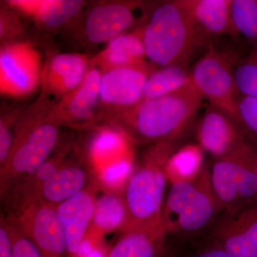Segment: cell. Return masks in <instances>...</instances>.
<instances>
[{
  "label": "cell",
  "mask_w": 257,
  "mask_h": 257,
  "mask_svg": "<svg viewBox=\"0 0 257 257\" xmlns=\"http://www.w3.org/2000/svg\"><path fill=\"white\" fill-rule=\"evenodd\" d=\"M61 126L37 106L22 113L15 126L11 152L0 168L1 199L49 160L58 143Z\"/></svg>",
  "instance_id": "obj_4"
},
{
  "label": "cell",
  "mask_w": 257,
  "mask_h": 257,
  "mask_svg": "<svg viewBox=\"0 0 257 257\" xmlns=\"http://www.w3.org/2000/svg\"><path fill=\"white\" fill-rule=\"evenodd\" d=\"M202 101L192 83L173 94L143 99L104 121L124 134L134 145L177 143L192 124Z\"/></svg>",
  "instance_id": "obj_1"
},
{
  "label": "cell",
  "mask_w": 257,
  "mask_h": 257,
  "mask_svg": "<svg viewBox=\"0 0 257 257\" xmlns=\"http://www.w3.org/2000/svg\"><path fill=\"white\" fill-rule=\"evenodd\" d=\"M198 32L207 37H235L231 19V0H184Z\"/></svg>",
  "instance_id": "obj_19"
},
{
  "label": "cell",
  "mask_w": 257,
  "mask_h": 257,
  "mask_svg": "<svg viewBox=\"0 0 257 257\" xmlns=\"http://www.w3.org/2000/svg\"><path fill=\"white\" fill-rule=\"evenodd\" d=\"M101 77L100 69L90 63L80 85L54 104L49 112V118L62 126H77L96 121L95 111L100 104Z\"/></svg>",
  "instance_id": "obj_13"
},
{
  "label": "cell",
  "mask_w": 257,
  "mask_h": 257,
  "mask_svg": "<svg viewBox=\"0 0 257 257\" xmlns=\"http://www.w3.org/2000/svg\"><path fill=\"white\" fill-rule=\"evenodd\" d=\"M235 120L244 133L257 136V97L239 94L236 99Z\"/></svg>",
  "instance_id": "obj_28"
},
{
  "label": "cell",
  "mask_w": 257,
  "mask_h": 257,
  "mask_svg": "<svg viewBox=\"0 0 257 257\" xmlns=\"http://www.w3.org/2000/svg\"><path fill=\"white\" fill-rule=\"evenodd\" d=\"M89 164L83 162L67 161L50 179L23 202L15 204L8 209L31 202H39L57 207L72 199L96 181L94 170Z\"/></svg>",
  "instance_id": "obj_15"
},
{
  "label": "cell",
  "mask_w": 257,
  "mask_h": 257,
  "mask_svg": "<svg viewBox=\"0 0 257 257\" xmlns=\"http://www.w3.org/2000/svg\"><path fill=\"white\" fill-rule=\"evenodd\" d=\"M150 62L110 69L101 73L100 103L109 111L105 119L133 107L144 99L147 79L156 69Z\"/></svg>",
  "instance_id": "obj_11"
},
{
  "label": "cell",
  "mask_w": 257,
  "mask_h": 257,
  "mask_svg": "<svg viewBox=\"0 0 257 257\" xmlns=\"http://www.w3.org/2000/svg\"><path fill=\"white\" fill-rule=\"evenodd\" d=\"M209 234L235 257H257V202L231 215L223 214Z\"/></svg>",
  "instance_id": "obj_14"
},
{
  "label": "cell",
  "mask_w": 257,
  "mask_h": 257,
  "mask_svg": "<svg viewBox=\"0 0 257 257\" xmlns=\"http://www.w3.org/2000/svg\"><path fill=\"white\" fill-rule=\"evenodd\" d=\"M99 182L56 207L67 241L68 257H79L92 224Z\"/></svg>",
  "instance_id": "obj_16"
},
{
  "label": "cell",
  "mask_w": 257,
  "mask_h": 257,
  "mask_svg": "<svg viewBox=\"0 0 257 257\" xmlns=\"http://www.w3.org/2000/svg\"><path fill=\"white\" fill-rule=\"evenodd\" d=\"M157 257H173V254H172V251H171L170 246H169L167 242L166 243V246L164 251H162L160 256Z\"/></svg>",
  "instance_id": "obj_33"
},
{
  "label": "cell",
  "mask_w": 257,
  "mask_h": 257,
  "mask_svg": "<svg viewBox=\"0 0 257 257\" xmlns=\"http://www.w3.org/2000/svg\"><path fill=\"white\" fill-rule=\"evenodd\" d=\"M209 168L211 185L225 215L257 202V155L251 147L214 160Z\"/></svg>",
  "instance_id": "obj_6"
},
{
  "label": "cell",
  "mask_w": 257,
  "mask_h": 257,
  "mask_svg": "<svg viewBox=\"0 0 257 257\" xmlns=\"http://www.w3.org/2000/svg\"><path fill=\"white\" fill-rule=\"evenodd\" d=\"M144 3L137 1L100 2L87 10L83 24V35L87 42L100 45L127 33L143 18Z\"/></svg>",
  "instance_id": "obj_10"
},
{
  "label": "cell",
  "mask_w": 257,
  "mask_h": 257,
  "mask_svg": "<svg viewBox=\"0 0 257 257\" xmlns=\"http://www.w3.org/2000/svg\"><path fill=\"white\" fill-rule=\"evenodd\" d=\"M44 64L40 51L28 41L2 45L0 92L3 96L25 98L41 85Z\"/></svg>",
  "instance_id": "obj_8"
},
{
  "label": "cell",
  "mask_w": 257,
  "mask_h": 257,
  "mask_svg": "<svg viewBox=\"0 0 257 257\" xmlns=\"http://www.w3.org/2000/svg\"><path fill=\"white\" fill-rule=\"evenodd\" d=\"M148 63L142 30L127 32L108 42L106 48L91 60L101 73L110 69Z\"/></svg>",
  "instance_id": "obj_21"
},
{
  "label": "cell",
  "mask_w": 257,
  "mask_h": 257,
  "mask_svg": "<svg viewBox=\"0 0 257 257\" xmlns=\"http://www.w3.org/2000/svg\"><path fill=\"white\" fill-rule=\"evenodd\" d=\"M236 62L228 54L211 46L189 71L193 86L203 99L234 119L236 99L240 94L235 80Z\"/></svg>",
  "instance_id": "obj_7"
},
{
  "label": "cell",
  "mask_w": 257,
  "mask_h": 257,
  "mask_svg": "<svg viewBox=\"0 0 257 257\" xmlns=\"http://www.w3.org/2000/svg\"><path fill=\"white\" fill-rule=\"evenodd\" d=\"M85 4L82 0H38L31 18L41 28L53 30L77 18Z\"/></svg>",
  "instance_id": "obj_24"
},
{
  "label": "cell",
  "mask_w": 257,
  "mask_h": 257,
  "mask_svg": "<svg viewBox=\"0 0 257 257\" xmlns=\"http://www.w3.org/2000/svg\"><path fill=\"white\" fill-rule=\"evenodd\" d=\"M167 243L173 257H235L213 239L209 232L189 239L167 237Z\"/></svg>",
  "instance_id": "obj_25"
},
{
  "label": "cell",
  "mask_w": 257,
  "mask_h": 257,
  "mask_svg": "<svg viewBox=\"0 0 257 257\" xmlns=\"http://www.w3.org/2000/svg\"><path fill=\"white\" fill-rule=\"evenodd\" d=\"M177 145H151L135 165L122 191L127 209V224L123 231L162 224L168 182L166 165Z\"/></svg>",
  "instance_id": "obj_5"
},
{
  "label": "cell",
  "mask_w": 257,
  "mask_h": 257,
  "mask_svg": "<svg viewBox=\"0 0 257 257\" xmlns=\"http://www.w3.org/2000/svg\"><path fill=\"white\" fill-rule=\"evenodd\" d=\"M231 19L235 37L257 47V0H231Z\"/></svg>",
  "instance_id": "obj_26"
},
{
  "label": "cell",
  "mask_w": 257,
  "mask_h": 257,
  "mask_svg": "<svg viewBox=\"0 0 257 257\" xmlns=\"http://www.w3.org/2000/svg\"><path fill=\"white\" fill-rule=\"evenodd\" d=\"M127 224V209L122 190L109 189L96 199L90 228L84 244L93 250L101 248L102 238L111 231H122Z\"/></svg>",
  "instance_id": "obj_18"
},
{
  "label": "cell",
  "mask_w": 257,
  "mask_h": 257,
  "mask_svg": "<svg viewBox=\"0 0 257 257\" xmlns=\"http://www.w3.org/2000/svg\"><path fill=\"white\" fill-rule=\"evenodd\" d=\"M190 84V72L184 62L160 67L153 71L147 79L143 99L169 95Z\"/></svg>",
  "instance_id": "obj_23"
},
{
  "label": "cell",
  "mask_w": 257,
  "mask_h": 257,
  "mask_svg": "<svg viewBox=\"0 0 257 257\" xmlns=\"http://www.w3.org/2000/svg\"><path fill=\"white\" fill-rule=\"evenodd\" d=\"M6 216L36 245L44 257H68L56 207L39 202L25 203L8 209Z\"/></svg>",
  "instance_id": "obj_9"
},
{
  "label": "cell",
  "mask_w": 257,
  "mask_h": 257,
  "mask_svg": "<svg viewBox=\"0 0 257 257\" xmlns=\"http://www.w3.org/2000/svg\"><path fill=\"white\" fill-rule=\"evenodd\" d=\"M198 145L214 160L231 156L247 148L244 132L236 120L209 104L197 130Z\"/></svg>",
  "instance_id": "obj_12"
},
{
  "label": "cell",
  "mask_w": 257,
  "mask_h": 257,
  "mask_svg": "<svg viewBox=\"0 0 257 257\" xmlns=\"http://www.w3.org/2000/svg\"><path fill=\"white\" fill-rule=\"evenodd\" d=\"M25 30L18 15L9 7L1 8L0 39L2 45L22 41Z\"/></svg>",
  "instance_id": "obj_30"
},
{
  "label": "cell",
  "mask_w": 257,
  "mask_h": 257,
  "mask_svg": "<svg viewBox=\"0 0 257 257\" xmlns=\"http://www.w3.org/2000/svg\"><path fill=\"white\" fill-rule=\"evenodd\" d=\"M234 75L240 94L257 97V47L246 57L236 61Z\"/></svg>",
  "instance_id": "obj_27"
},
{
  "label": "cell",
  "mask_w": 257,
  "mask_h": 257,
  "mask_svg": "<svg viewBox=\"0 0 257 257\" xmlns=\"http://www.w3.org/2000/svg\"><path fill=\"white\" fill-rule=\"evenodd\" d=\"M8 221L13 239V257H44L36 245L16 225Z\"/></svg>",
  "instance_id": "obj_31"
},
{
  "label": "cell",
  "mask_w": 257,
  "mask_h": 257,
  "mask_svg": "<svg viewBox=\"0 0 257 257\" xmlns=\"http://www.w3.org/2000/svg\"><path fill=\"white\" fill-rule=\"evenodd\" d=\"M224 209L211 185L209 165L192 182L170 184L162 211L167 237L184 239L209 232Z\"/></svg>",
  "instance_id": "obj_2"
},
{
  "label": "cell",
  "mask_w": 257,
  "mask_h": 257,
  "mask_svg": "<svg viewBox=\"0 0 257 257\" xmlns=\"http://www.w3.org/2000/svg\"><path fill=\"white\" fill-rule=\"evenodd\" d=\"M13 243L9 223L3 211L0 216V257H13Z\"/></svg>",
  "instance_id": "obj_32"
},
{
  "label": "cell",
  "mask_w": 257,
  "mask_h": 257,
  "mask_svg": "<svg viewBox=\"0 0 257 257\" xmlns=\"http://www.w3.org/2000/svg\"><path fill=\"white\" fill-rule=\"evenodd\" d=\"M91 60L84 54L56 53L47 58L42 71L41 94L56 102L80 85Z\"/></svg>",
  "instance_id": "obj_17"
},
{
  "label": "cell",
  "mask_w": 257,
  "mask_h": 257,
  "mask_svg": "<svg viewBox=\"0 0 257 257\" xmlns=\"http://www.w3.org/2000/svg\"><path fill=\"white\" fill-rule=\"evenodd\" d=\"M141 30L147 62L158 68L185 62L204 42L184 0L157 5Z\"/></svg>",
  "instance_id": "obj_3"
},
{
  "label": "cell",
  "mask_w": 257,
  "mask_h": 257,
  "mask_svg": "<svg viewBox=\"0 0 257 257\" xmlns=\"http://www.w3.org/2000/svg\"><path fill=\"white\" fill-rule=\"evenodd\" d=\"M167 239L163 223L125 230L106 257H157L165 249Z\"/></svg>",
  "instance_id": "obj_20"
},
{
  "label": "cell",
  "mask_w": 257,
  "mask_h": 257,
  "mask_svg": "<svg viewBox=\"0 0 257 257\" xmlns=\"http://www.w3.org/2000/svg\"><path fill=\"white\" fill-rule=\"evenodd\" d=\"M21 109L15 108L10 110L8 114L1 115L0 118V168L5 165L8 160L13 140H14L15 132L17 121L23 111Z\"/></svg>",
  "instance_id": "obj_29"
},
{
  "label": "cell",
  "mask_w": 257,
  "mask_h": 257,
  "mask_svg": "<svg viewBox=\"0 0 257 257\" xmlns=\"http://www.w3.org/2000/svg\"><path fill=\"white\" fill-rule=\"evenodd\" d=\"M204 153L198 144L178 147L166 165L167 180L170 184L192 182L204 168Z\"/></svg>",
  "instance_id": "obj_22"
}]
</instances>
